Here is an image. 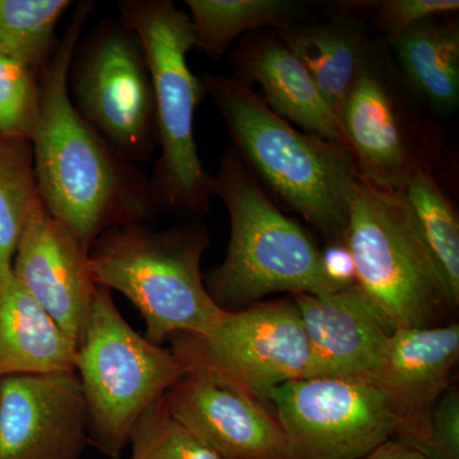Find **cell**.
<instances>
[{
	"instance_id": "cell-27",
	"label": "cell",
	"mask_w": 459,
	"mask_h": 459,
	"mask_svg": "<svg viewBox=\"0 0 459 459\" xmlns=\"http://www.w3.org/2000/svg\"><path fill=\"white\" fill-rule=\"evenodd\" d=\"M425 455L433 459H459L457 386L449 385L431 411Z\"/></svg>"
},
{
	"instance_id": "cell-25",
	"label": "cell",
	"mask_w": 459,
	"mask_h": 459,
	"mask_svg": "<svg viewBox=\"0 0 459 459\" xmlns=\"http://www.w3.org/2000/svg\"><path fill=\"white\" fill-rule=\"evenodd\" d=\"M129 446L131 459H223L174 419L165 395L142 413Z\"/></svg>"
},
{
	"instance_id": "cell-7",
	"label": "cell",
	"mask_w": 459,
	"mask_h": 459,
	"mask_svg": "<svg viewBox=\"0 0 459 459\" xmlns=\"http://www.w3.org/2000/svg\"><path fill=\"white\" fill-rule=\"evenodd\" d=\"M98 285L89 325L74 355V370L90 415V444L120 459L142 413L164 397L186 371L174 350L150 342Z\"/></svg>"
},
{
	"instance_id": "cell-19",
	"label": "cell",
	"mask_w": 459,
	"mask_h": 459,
	"mask_svg": "<svg viewBox=\"0 0 459 459\" xmlns=\"http://www.w3.org/2000/svg\"><path fill=\"white\" fill-rule=\"evenodd\" d=\"M277 38L303 63L319 92L338 114L359 74L369 63L364 33L352 23H292Z\"/></svg>"
},
{
	"instance_id": "cell-21",
	"label": "cell",
	"mask_w": 459,
	"mask_h": 459,
	"mask_svg": "<svg viewBox=\"0 0 459 459\" xmlns=\"http://www.w3.org/2000/svg\"><path fill=\"white\" fill-rule=\"evenodd\" d=\"M195 49L219 59L247 32L296 23L300 5L290 0H186Z\"/></svg>"
},
{
	"instance_id": "cell-24",
	"label": "cell",
	"mask_w": 459,
	"mask_h": 459,
	"mask_svg": "<svg viewBox=\"0 0 459 459\" xmlns=\"http://www.w3.org/2000/svg\"><path fill=\"white\" fill-rule=\"evenodd\" d=\"M72 4L69 0H0V53L39 71L56 49L57 25Z\"/></svg>"
},
{
	"instance_id": "cell-16",
	"label": "cell",
	"mask_w": 459,
	"mask_h": 459,
	"mask_svg": "<svg viewBox=\"0 0 459 459\" xmlns=\"http://www.w3.org/2000/svg\"><path fill=\"white\" fill-rule=\"evenodd\" d=\"M312 351V377L368 380L392 331L355 285L292 296Z\"/></svg>"
},
{
	"instance_id": "cell-10",
	"label": "cell",
	"mask_w": 459,
	"mask_h": 459,
	"mask_svg": "<svg viewBox=\"0 0 459 459\" xmlns=\"http://www.w3.org/2000/svg\"><path fill=\"white\" fill-rule=\"evenodd\" d=\"M169 342L186 362L165 394L174 419L223 459H290L285 434L259 398L214 365L190 334Z\"/></svg>"
},
{
	"instance_id": "cell-17",
	"label": "cell",
	"mask_w": 459,
	"mask_h": 459,
	"mask_svg": "<svg viewBox=\"0 0 459 459\" xmlns=\"http://www.w3.org/2000/svg\"><path fill=\"white\" fill-rule=\"evenodd\" d=\"M235 80L261 86L263 101L274 114L329 143L344 147L336 114L309 72L276 32L247 39L231 53ZM346 148V147H344Z\"/></svg>"
},
{
	"instance_id": "cell-8",
	"label": "cell",
	"mask_w": 459,
	"mask_h": 459,
	"mask_svg": "<svg viewBox=\"0 0 459 459\" xmlns=\"http://www.w3.org/2000/svg\"><path fill=\"white\" fill-rule=\"evenodd\" d=\"M68 92L78 114L120 155L134 165L152 160L157 134L150 68L140 39L119 18L81 36Z\"/></svg>"
},
{
	"instance_id": "cell-29",
	"label": "cell",
	"mask_w": 459,
	"mask_h": 459,
	"mask_svg": "<svg viewBox=\"0 0 459 459\" xmlns=\"http://www.w3.org/2000/svg\"><path fill=\"white\" fill-rule=\"evenodd\" d=\"M323 268L334 285L344 289L355 285L352 256L343 243L329 244L322 252Z\"/></svg>"
},
{
	"instance_id": "cell-20",
	"label": "cell",
	"mask_w": 459,
	"mask_h": 459,
	"mask_svg": "<svg viewBox=\"0 0 459 459\" xmlns=\"http://www.w3.org/2000/svg\"><path fill=\"white\" fill-rule=\"evenodd\" d=\"M402 69L435 110L451 114L459 102V31L455 23L425 21L389 36Z\"/></svg>"
},
{
	"instance_id": "cell-13",
	"label": "cell",
	"mask_w": 459,
	"mask_h": 459,
	"mask_svg": "<svg viewBox=\"0 0 459 459\" xmlns=\"http://www.w3.org/2000/svg\"><path fill=\"white\" fill-rule=\"evenodd\" d=\"M12 272L78 347L89 325L98 289L91 270L90 249L48 212L39 197L21 230Z\"/></svg>"
},
{
	"instance_id": "cell-2",
	"label": "cell",
	"mask_w": 459,
	"mask_h": 459,
	"mask_svg": "<svg viewBox=\"0 0 459 459\" xmlns=\"http://www.w3.org/2000/svg\"><path fill=\"white\" fill-rule=\"evenodd\" d=\"M235 151L256 179L272 189L332 243H342L350 199L359 179L344 147L299 131L234 77L204 74Z\"/></svg>"
},
{
	"instance_id": "cell-18",
	"label": "cell",
	"mask_w": 459,
	"mask_h": 459,
	"mask_svg": "<svg viewBox=\"0 0 459 459\" xmlns=\"http://www.w3.org/2000/svg\"><path fill=\"white\" fill-rule=\"evenodd\" d=\"M77 347L20 285L0 273V380L74 370Z\"/></svg>"
},
{
	"instance_id": "cell-15",
	"label": "cell",
	"mask_w": 459,
	"mask_h": 459,
	"mask_svg": "<svg viewBox=\"0 0 459 459\" xmlns=\"http://www.w3.org/2000/svg\"><path fill=\"white\" fill-rule=\"evenodd\" d=\"M337 122L359 178L377 189L402 192L424 165L413 155L394 93L370 62L347 93Z\"/></svg>"
},
{
	"instance_id": "cell-30",
	"label": "cell",
	"mask_w": 459,
	"mask_h": 459,
	"mask_svg": "<svg viewBox=\"0 0 459 459\" xmlns=\"http://www.w3.org/2000/svg\"><path fill=\"white\" fill-rule=\"evenodd\" d=\"M362 459H433L416 446L398 439H388Z\"/></svg>"
},
{
	"instance_id": "cell-26",
	"label": "cell",
	"mask_w": 459,
	"mask_h": 459,
	"mask_svg": "<svg viewBox=\"0 0 459 459\" xmlns=\"http://www.w3.org/2000/svg\"><path fill=\"white\" fill-rule=\"evenodd\" d=\"M39 113V71L0 53V135L32 141Z\"/></svg>"
},
{
	"instance_id": "cell-1",
	"label": "cell",
	"mask_w": 459,
	"mask_h": 459,
	"mask_svg": "<svg viewBox=\"0 0 459 459\" xmlns=\"http://www.w3.org/2000/svg\"><path fill=\"white\" fill-rule=\"evenodd\" d=\"M93 8V2L75 4L39 69L40 113L31 141L42 205L89 249L107 230L148 222L160 213L143 172L96 132L69 98V65Z\"/></svg>"
},
{
	"instance_id": "cell-23",
	"label": "cell",
	"mask_w": 459,
	"mask_h": 459,
	"mask_svg": "<svg viewBox=\"0 0 459 459\" xmlns=\"http://www.w3.org/2000/svg\"><path fill=\"white\" fill-rule=\"evenodd\" d=\"M38 197L32 142L0 135V273L12 271L21 230Z\"/></svg>"
},
{
	"instance_id": "cell-9",
	"label": "cell",
	"mask_w": 459,
	"mask_h": 459,
	"mask_svg": "<svg viewBox=\"0 0 459 459\" xmlns=\"http://www.w3.org/2000/svg\"><path fill=\"white\" fill-rule=\"evenodd\" d=\"M267 400L290 459H362L395 437L394 412L368 380L304 377L277 386Z\"/></svg>"
},
{
	"instance_id": "cell-6",
	"label": "cell",
	"mask_w": 459,
	"mask_h": 459,
	"mask_svg": "<svg viewBox=\"0 0 459 459\" xmlns=\"http://www.w3.org/2000/svg\"><path fill=\"white\" fill-rule=\"evenodd\" d=\"M342 243L352 256L355 286L392 332L443 325L457 307L403 193L359 178Z\"/></svg>"
},
{
	"instance_id": "cell-3",
	"label": "cell",
	"mask_w": 459,
	"mask_h": 459,
	"mask_svg": "<svg viewBox=\"0 0 459 459\" xmlns=\"http://www.w3.org/2000/svg\"><path fill=\"white\" fill-rule=\"evenodd\" d=\"M211 192L221 199L230 219L225 258L204 276L217 307L235 312L277 292L325 295L341 290L325 274L316 241L268 197L234 147L211 175Z\"/></svg>"
},
{
	"instance_id": "cell-22",
	"label": "cell",
	"mask_w": 459,
	"mask_h": 459,
	"mask_svg": "<svg viewBox=\"0 0 459 459\" xmlns=\"http://www.w3.org/2000/svg\"><path fill=\"white\" fill-rule=\"evenodd\" d=\"M409 204L422 240L433 256L453 303L459 304V220L452 202L440 188L433 171L420 166L404 186Z\"/></svg>"
},
{
	"instance_id": "cell-12",
	"label": "cell",
	"mask_w": 459,
	"mask_h": 459,
	"mask_svg": "<svg viewBox=\"0 0 459 459\" xmlns=\"http://www.w3.org/2000/svg\"><path fill=\"white\" fill-rule=\"evenodd\" d=\"M90 415L75 370L0 380V459H80Z\"/></svg>"
},
{
	"instance_id": "cell-5",
	"label": "cell",
	"mask_w": 459,
	"mask_h": 459,
	"mask_svg": "<svg viewBox=\"0 0 459 459\" xmlns=\"http://www.w3.org/2000/svg\"><path fill=\"white\" fill-rule=\"evenodd\" d=\"M117 11L140 39L152 80L160 150L150 179L153 202L159 212L199 219L210 211L212 192L195 137V110L205 91L188 65L195 49L189 14L170 0H123Z\"/></svg>"
},
{
	"instance_id": "cell-28",
	"label": "cell",
	"mask_w": 459,
	"mask_h": 459,
	"mask_svg": "<svg viewBox=\"0 0 459 459\" xmlns=\"http://www.w3.org/2000/svg\"><path fill=\"white\" fill-rule=\"evenodd\" d=\"M458 9V0H386L377 7L376 21L380 30L392 36Z\"/></svg>"
},
{
	"instance_id": "cell-11",
	"label": "cell",
	"mask_w": 459,
	"mask_h": 459,
	"mask_svg": "<svg viewBox=\"0 0 459 459\" xmlns=\"http://www.w3.org/2000/svg\"><path fill=\"white\" fill-rule=\"evenodd\" d=\"M198 349L259 400L277 386L312 377V351L294 299L225 312Z\"/></svg>"
},
{
	"instance_id": "cell-4",
	"label": "cell",
	"mask_w": 459,
	"mask_h": 459,
	"mask_svg": "<svg viewBox=\"0 0 459 459\" xmlns=\"http://www.w3.org/2000/svg\"><path fill=\"white\" fill-rule=\"evenodd\" d=\"M210 246L204 223L168 229L131 222L102 232L90 249L93 279L126 296L146 323L150 342L175 334L205 337L225 310L205 289L202 258Z\"/></svg>"
},
{
	"instance_id": "cell-14",
	"label": "cell",
	"mask_w": 459,
	"mask_h": 459,
	"mask_svg": "<svg viewBox=\"0 0 459 459\" xmlns=\"http://www.w3.org/2000/svg\"><path fill=\"white\" fill-rule=\"evenodd\" d=\"M458 358L457 322L392 332L369 382L394 412L395 439L425 453L431 411L451 385Z\"/></svg>"
}]
</instances>
